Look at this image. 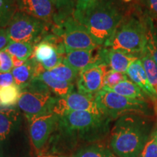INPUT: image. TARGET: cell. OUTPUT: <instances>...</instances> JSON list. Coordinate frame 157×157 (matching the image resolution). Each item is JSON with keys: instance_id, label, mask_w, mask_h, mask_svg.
Returning <instances> with one entry per match:
<instances>
[{"instance_id": "6da1fadb", "label": "cell", "mask_w": 157, "mask_h": 157, "mask_svg": "<svg viewBox=\"0 0 157 157\" xmlns=\"http://www.w3.org/2000/svg\"><path fill=\"white\" fill-rule=\"evenodd\" d=\"M152 129L150 116L129 113L118 118L111 131V150L118 157H139Z\"/></svg>"}, {"instance_id": "7a4b0ae2", "label": "cell", "mask_w": 157, "mask_h": 157, "mask_svg": "<svg viewBox=\"0 0 157 157\" xmlns=\"http://www.w3.org/2000/svg\"><path fill=\"white\" fill-rule=\"evenodd\" d=\"M74 17L101 46L113 36L124 17L113 0H99L84 13Z\"/></svg>"}, {"instance_id": "3957f363", "label": "cell", "mask_w": 157, "mask_h": 157, "mask_svg": "<svg viewBox=\"0 0 157 157\" xmlns=\"http://www.w3.org/2000/svg\"><path fill=\"white\" fill-rule=\"evenodd\" d=\"M111 121L103 114L86 111H71L59 117L58 127L68 136L92 141L99 140L107 134Z\"/></svg>"}, {"instance_id": "277c9868", "label": "cell", "mask_w": 157, "mask_h": 157, "mask_svg": "<svg viewBox=\"0 0 157 157\" xmlns=\"http://www.w3.org/2000/svg\"><path fill=\"white\" fill-rule=\"evenodd\" d=\"M148 40V31L142 21L135 17H124L103 46L140 58L146 52Z\"/></svg>"}, {"instance_id": "5b68a950", "label": "cell", "mask_w": 157, "mask_h": 157, "mask_svg": "<svg viewBox=\"0 0 157 157\" xmlns=\"http://www.w3.org/2000/svg\"><path fill=\"white\" fill-rule=\"evenodd\" d=\"M73 14L57 15L51 25V33L60 37L66 52L76 50H94L101 47L87 29L74 18Z\"/></svg>"}, {"instance_id": "8992f818", "label": "cell", "mask_w": 157, "mask_h": 157, "mask_svg": "<svg viewBox=\"0 0 157 157\" xmlns=\"http://www.w3.org/2000/svg\"><path fill=\"white\" fill-rule=\"evenodd\" d=\"M57 100L42 80L34 78L28 87L21 90L17 105L30 121L53 113Z\"/></svg>"}, {"instance_id": "52a82bcc", "label": "cell", "mask_w": 157, "mask_h": 157, "mask_svg": "<svg viewBox=\"0 0 157 157\" xmlns=\"http://www.w3.org/2000/svg\"><path fill=\"white\" fill-rule=\"evenodd\" d=\"M100 111L111 121L129 113H140L151 117L153 109L147 101L132 99L102 89L95 95Z\"/></svg>"}, {"instance_id": "ba28073f", "label": "cell", "mask_w": 157, "mask_h": 157, "mask_svg": "<svg viewBox=\"0 0 157 157\" xmlns=\"http://www.w3.org/2000/svg\"><path fill=\"white\" fill-rule=\"evenodd\" d=\"M51 24L17 11L6 28L11 42H26L36 46L51 33Z\"/></svg>"}, {"instance_id": "9c48e42d", "label": "cell", "mask_w": 157, "mask_h": 157, "mask_svg": "<svg viewBox=\"0 0 157 157\" xmlns=\"http://www.w3.org/2000/svg\"><path fill=\"white\" fill-rule=\"evenodd\" d=\"M89 111L98 115L103 114L98 106L95 96L85 95L78 92H73L65 97L58 98L53 113L58 117H61L71 111Z\"/></svg>"}, {"instance_id": "30bf717a", "label": "cell", "mask_w": 157, "mask_h": 157, "mask_svg": "<svg viewBox=\"0 0 157 157\" xmlns=\"http://www.w3.org/2000/svg\"><path fill=\"white\" fill-rule=\"evenodd\" d=\"M108 68L105 64H94L81 71L76 80L78 93L95 96L104 87Z\"/></svg>"}, {"instance_id": "8fae6325", "label": "cell", "mask_w": 157, "mask_h": 157, "mask_svg": "<svg viewBox=\"0 0 157 157\" xmlns=\"http://www.w3.org/2000/svg\"><path fill=\"white\" fill-rule=\"evenodd\" d=\"M18 11L52 25L58 13L55 0H16Z\"/></svg>"}, {"instance_id": "7c38bea8", "label": "cell", "mask_w": 157, "mask_h": 157, "mask_svg": "<svg viewBox=\"0 0 157 157\" xmlns=\"http://www.w3.org/2000/svg\"><path fill=\"white\" fill-rule=\"evenodd\" d=\"M59 117L56 113L42 116L29 121V133L33 145L37 150L44 146L52 131L58 125Z\"/></svg>"}, {"instance_id": "4fadbf2b", "label": "cell", "mask_w": 157, "mask_h": 157, "mask_svg": "<svg viewBox=\"0 0 157 157\" xmlns=\"http://www.w3.org/2000/svg\"><path fill=\"white\" fill-rule=\"evenodd\" d=\"M99 57L101 64L106 65L111 70L123 74H126L129 65L139 58L133 55L104 46L99 48Z\"/></svg>"}, {"instance_id": "5bb4252c", "label": "cell", "mask_w": 157, "mask_h": 157, "mask_svg": "<svg viewBox=\"0 0 157 157\" xmlns=\"http://www.w3.org/2000/svg\"><path fill=\"white\" fill-rule=\"evenodd\" d=\"M101 47L94 50L69 51L65 55L63 63L68 65L78 72L92 65L101 64L99 58V48Z\"/></svg>"}, {"instance_id": "9a60e30c", "label": "cell", "mask_w": 157, "mask_h": 157, "mask_svg": "<svg viewBox=\"0 0 157 157\" xmlns=\"http://www.w3.org/2000/svg\"><path fill=\"white\" fill-rule=\"evenodd\" d=\"M33 56L46 71H50L61 63L65 57L60 53L54 46L48 42L42 41L34 46Z\"/></svg>"}, {"instance_id": "2e32d148", "label": "cell", "mask_w": 157, "mask_h": 157, "mask_svg": "<svg viewBox=\"0 0 157 157\" xmlns=\"http://www.w3.org/2000/svg\"><path fill=\"white\" fill-rule=\"evenodd\" d=\"M126 74L127 77L130 78L132 82L136 84L151 100L157 102L156 94L148 81V76L140 58H137L129 65Z\"/></svg>"}, {"instance_id": "e0dca14e", "label": "cell", "mask_w": 157, "mask_h": 157, "mask_svg": "<svg viewBox=\"0 0 157 157\" xmlns=\"http://www.w3.org/2000/svg\"><path fill=\"white\" fill-rule=\"evenodd\" d=\"M39 62L32 56L21 66L13 68L11 71L15 79V84L21 90L28 87L29 84L36 77V71Z\"/></svg>"}, {"instance_id": "ac0fdd59", "label": "cell", "mask_w": 157, "mask_h": 157, "mask_svg": "<svg viewBox=\"0 0 157 157\" xmlns=\"http://www.w3.org/2000/svg\"><path fill=\"white\" fill-rule=\"evenodd\" d=\"M36 78L42 80L48 86L50 91L59 98L65 97L74 92V85L73 83L56 79L50 75L48 71L44 70L39 74L38 77Z\"/></svg>"}, {"instance_id": "d6986e66", "label": "cell", "mask_w": 157, "mask_h": 157, "mask_svg": "<svg viewBox=\"0 0 157 157\" xmlns=\"http://www.w3.org/2000/svg\"><path fill=\"white\" fill-rule=\"evenodd\" d=\"M104 90H111V91L114 92V93L119 94V95L129 98H132V99L147 101V99L149 98L148 95L136 84L128 79L121 82L120 83L117 84L112 88Z\"/></svg>"}, {"instance_id": "ffe728a7", "label": "cell", "mask_w": 157, "mask_h": 157, "mask_svg": "<svg viewBox=\"0 0 157 157\" xmlns=\"http://www.w3.org/2000/svg\"><path fill=\"white\" fill-rule=\"evenodd\" d=\"M19 113L13 109H0V140H5L18 120Z\"/></svg>"}, {"instance_id": "44dd1931", "label": "cell", "mask_w": 157, "mask_h": 157, "mask_svg": "<svg viewBox=\"0 0 157 157\" xmlns=\"http://www.w3.org/2000/svg\"><path fill=\"white\" fill-rule=\"evenodd\" d=\"M11 56L26 61L34 55V46L26 42H10L5 50Z\"/></svg>"}, {"instance_id": "7402d4cb", "label": "cell", "mask_w": 157, "mask_h": 157, "mask_svg": "<svg viewBox=\"0 0 157 157\" xmlns=\"http://www.w3.org/2000/svg\"><path fill=\"white\" fill-rule=\"evenodd\" d=\"M21 89L15 84L6 87H0V105L10 107L17 104Z\"/></svg>"}, {"instance_id": "603a6c76", "label": "cell", "mask_w": 157, "mask_h": 157, "mask_svg": "<svg viewBox=\"0 0 157 157\" xmlns=\"http://www.w3.org/2000/svg\"><path fill=\"white\" fill-rule=\"evenodd\" d=\"M18 11L16 0H0V29H6Z\"/></svg>"}, {"instance_id": "cb8c5ba5", "label": "cell", "mask_w": 157, "mask_h": 157, "mask_svg": "<svg viewBox=\"0 0 157 157\" xmlns=\"http://www.w3.org/2000/svg\"><path fill=\"white\" fill-rule=\"evenodd\" d=\"M48 72L52 77L60 81H64L73 83L75 80H77L79 72L76 71L68 65L61 63L56 67L48 71Z\"/></svg>"}, {"instance_id": "d4e9b609", "label": "cell", "mask_w": 157, "mask_h": 157, "mask_svg": "<svg viewBox=\"0 0 157 157\" xmlns=\"http://www.w3.org/2000/svg\"><path fill=\"white\" fill-rule=\"evenodd\" d=\"M73 157H118L112 151L101 145L84 147L78 151Z\"/></svg>"}, {"instance_id": "484cf974", "label": "cell", "mask_w": 157, "mask_h": 157, "mask_svg": "<svg viewBox=\"0 0 157 157\" xmlns=\"http://www.w3.org/2000/svg\"><path fill=\"white\" fill-rule=\"evenodd\" d=\"M140 60L146 72L148 81L150 82L151 85L152 86L153 89L154 90L157 96V65L155 63L154 60L147 50H146V52L141 56Z\"/></svg>"}, {"instance_id": "4316f807", "label": "cell", "mask_w": 157, "mask_h": 157, "mask_svg": "<svg viewBox=\"0 0 157 157\" xmlns=\"http://www.w3.org/2000/svg\"><path fill=\"white\" fill-rule=\"evenodd\" d=\"M127 79L126 74L121 73V72L115 71L113 70H109L105 76L104 80V87L103 89H110L117 85L121 82Z\"/></svg>"}, {"instance_id": "83f0119b", "label": "cell", "mask_w": 157, "mask_h": 157, "mask_svg": "<svg viewBox=\"0 0 157 157\" xmlns=\"http://www.w3.org/2000/svg\"><path fill=\"white\" fill-rule=\"evenodd\" d=\"M139 157H157V129L153 132Z\"/></svg>"}, {"instance_id": "f1b7e54d", "label": "cell", "mask_w": 157, "mask_h": 157, "mask_svg": "<svg viewBox=\"0 0 157 157\" xmlns=\"http://www.w3.org/2000/svg\"><path fill=\"white\" fill-rule=\"evenodd\" d=\"M58 10V15H66L73 14L76 0H55Z\"/></svg>"}, {"instance_id": "f546056e", "label": "cell", "mask_w": 157, "mask_h": 157, "mask_svg": "<svg viewBox=\"0 0 157 157\" xmlns=\"http://www.w3.org/2000/svg\"><path fill=\"white\" fill-rule=\"evenodd\" d=\"M99 0H76L74 15H77L84 13L90 7L95 5Z\"/></svg>"}, {"instance_id": "4dcf8cb0", "label": "cell", "mask_w": 157, "mask_h": 157, "mask_svg": "<svg viewBox=\"0 0 157 157\" xmlns=\"http://www.w3.org/2000/svg\"><path fill=\"white\" fill-rule=\"evenodd\" d=\"M15 84V79L11 71H0V87H6Z\"/></svg>"}, {"instance_id": "1f68e13d", "label": "cell", "mask_w": 157, "mask_h": 157, "mask_svg": "<svg viewBox=\"0 0 157 157\" xmlns=\"http://www.w3.org/2000/svg\"><path fill=\"white\" fill-rule=\"evenodd\" d=\"M146 50L151 56V58L154 60L155 63L157 65V45L155 44L154 40H153L151 36L150 31H148V44H147Z\"/></svg>"}, {"instance_id": "d6a6232c", "label": "cell", "mask_w": 157, "mask_h": 157, "mask_svg": "<svg viewBox=\"0 0 157 157\" xmlns=\"http://www.w3.org/2000/svg\"><path fill=\"white\" fill-rule=\"evenodd\" d=\"M10 42L7 29H0V51L5 50Z\"/></svg>"}, {"instance_id": "836d02e7", "label": "cell", "mask_w": 157, "mask_h": 157, "mask_svg": "<svg viewBox=\"0 0 157 157\" xmlns=\"http://www.w3.org/2000/svg\"><path fill=\"white\" fill-rule=\"evenodd\" d=\"M148 4L151 10L156 15L157 18V0H148Z\"/></svg>"}, {"instance_id": "e575fe53", "label": "cell", "mask_w": 157, "mask_h": 157, "mask_svg": "<svg viewBox=\"0 0 157 157\" xmlns=\"http://www.w3.org/2000/svg\"><path fill=\"white\" fill-rule=\"evenodd\" d=\"M151 28L150 31H150L151 36L155 44L157 45V29L153 25L152 23H151Z\"/></svg>"}, {"instance_id": "d590c367", "label": "cell", "mask_w": 157, "mask_h": 157, "mask_svg": "<svg viewBox=\"0 0 157 157\" xmlns=\"http://www.w3.org/2000/svg\"><path fill=\"white\" fill-rule=\"evenodd\" d=\"M12 60H13V68H17L19 67V66H21L25 63V60H21V59H18L16 57L11 56Z\"/></svg>"}, {"instance_id": "8d00e7d4", "label": "cell", "mask_w": 157, "mask_h": 157, "mask_svg": "<svg viewBox=\"0 0 157 157\" xmlns=\"http://www.w3.org/2000/svg\"><path fill=\"white\" fill-rule=\"evenodd\" d=\"M4 63V58H3V51H0V71L3 67Z\"/></svg>"}, {"instance_id": "74e56055", "label": "cell", "mask_w": 157, "mask_h": 157, "mask_svg": "<svg viewBox=\"0 0 157 157\" xmlns=\"http://www.w3.org/2000/svg\"><path fill=\"white\" fill-rule=\"evenodd\" d=\"M42 157H59V156H44Z\"/></svg>"}, {"instance_id": "f35d334b", "label": "cell", "mask_w": 157, "mask_h": 157, "mask_svg": "<svg viewBox=\"0 0 157 157\" xmlns=\"http://www.w3.org/2000/svg\"><path fill=\"white\" fill-rule=\"evenodd\" d=\"M125 2H129V1H131V0H124Z\"/></svg>"}, {"instance_id": "ab89813d", "label": "cell", "mask_w": 157, "mask_h": 157, "mask_svg": "<svg viewBox=\"0 0 157 157\" xmlns=\"http://www.w3.org/2000/svg\"><path fill=\"white\" fill-rule=\"evenodd\" d=\"M156 28L157 29V18H156Z\"/></svg>"}, {"instance_id": "60d3db41", "label": "cell", "mask_w": 157, "mask_h": 157, "mask_svg": "<svg viewBox=\"0 0 157 157\" xmlns=\"http://www.w3.org/2000/svg\"><path fill=\"white\" fill-rule=\"evenodd\" d=\"M0 141H1V140H0Z\"/></svg>"}]
</instances>
